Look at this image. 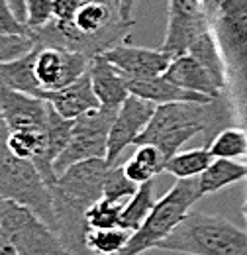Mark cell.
Here are the masks:
<instances>
[{"label":"cell","instance_id":"2e32d148","mask_svg":"<svg viewBox=\"0 0 247 255\" xmlns=\"http://www.w3.org/2000/svg\"><path fill=\"white\" fill-rule=\"evenodd\" d=\"M89 73H91L94 93L100 100V106L118 110L124 104V100L131 95L127 89V81L122 77V73L104 55H94L89 65Z\"/></svg>","mask_w":247,"mask_h":255},{"label":"cell","instance_id":"52a82bcc","mask_svg":"<svg viewBox=\"0 0 247 255\" xmlns=\"http://www.w3.org/2000/svg\"><path fill=\"white\" fill-rule=\"evenodd\" d=\"M0 226L20 255H75L31 208L0 198Z\"/></svg>","mask_w":247,"mask_h":255},{"label":"cell","instance_id":"4fadbf2b","mask_svg":"<svg viewBox=\"0 0 247 255\" xmlns=\"http://www.w3.org/2000/svg\"><path fill=\"white\" fill-rule=\"evenodd\" d=\"M104 55L110 63L114 65L125 81H133V79H151L159 77L167 71L169 63L173 61V57L159 49H147V47H137V45H129V43H118L110 49H106Z\"/></svg>","mask_w":247,"mask_h":255},{"label":"cell","instance_id":"e0dca14e","mask_svg":"<svg viewBox=\"0 0 247 255\" xmlns=\"http://www.w3.org/2000/svg\"><path fill=\"white\" fill-rule=\"evenodd\" d=\"M127 89L131 95H137L155 104H169V102H212L214 96L202 95L183 89L169 81L165 75L151 77V79H133L127 81ZM226 95V93H224Z\"/></svg>","mask_w":247,"mask_h":255},{"label":"cell","instance_id":"9a60e30c","mask_svg":"<svg viewBox=\"0 0 247 255\" xmlns=\"http://www.w3.org/2000/svg\"><path fill=\"white\" fill-rule=\"evenodd\" d=\"M43 98L69 120H75L91 110L100 108V100L94 93L93 81H91V73L87 71L83 77H79L77 81H73L71 85L57 89V91H49L45 93Z\"/></svg>","mask_w":247,"mask_h":255},{"label":"cell","instance_id":"4dcf8cb0","mask_svg":"<svg viewBox=\"0 0 247 255\" xmlns=\"http://www.w3.org/2000/svg\"><path fill=\"white\" fill-rule=\"evenodd\" d=\"M133 159H137L141 165H145L151 173H153L155 177L159 175V173H163L165 171V159H163V153L151 145V143H141V145H137V149H135V153L131 155Z\"/></svg>","mask_w":247,"mask_h":255},{"label":"cell","instance_id":"e575fe53","mask_svg":"<svg viewBox=\"0 0 247 255\" xmlns=\"http://www.w3.org/2000/svg\"><path fill=\"white\" fill-rule=\"evenodd\" d=\"M0 255H20L18 250H16V246L10 242V238L2 230V226H0Z\"/></svg>","mask_w":247,"mask_h":255},{"label":"cell","instance_id":"7402d4cb","mask_svg":"<svg viewBox=\"0 0 247 255\" xmlns=\"http://www.w3.org/2000/svg\"><path fill=\"white\" fill-rule=\"evenodd\" d=\"M206 147L210 149L212 157L244 159V157H247V128L246 126L222 128Z\"/></svg>","mask_w":247,"mask_h":255},{"label":"cell","instance_id":"6da1fadb","mask_svg":"<svg viewBox=\"0 0 247 255\" xmlns=\"http://www.w3.org/2000/svg\"><path fill=\"white\" fill-rule=\"evenodd\" d=\"M238 120L230 95L218 96L212 102H169L157 104L149 124L133 145L151 143L161 153L165 165L179 149L196 135H204V147L222 128Z\"/></svg>","mask_w":247,"mask_h":255},{"label":"cell","instance_id":"44dd1931","mask_svg":"<svg viewBox=\"0 0 247 255\" xmlns=\"http://www.w3.org/2000/svg\"><path fill=\"white\" fill-rule=\"evenodd\" d=\"M157 198H155V179H149L145 183H141L137 187V191L129 196V200L124 204L122 216H120V226L133 232L137 230L141 222L147 218V214L151 212L155 206Z\"/></svg>","mask_w":247,"mask_h":255},{"label":"cell","instance_id":"8d00e7d4","mask_svg":"<svg viewBox=\"0 0 247 255\" xmlns=\"http://www.w3.org/2000/svg\"><path fill=\"white\" fill-rule=\"evenodd\" d=\"M202 4H204V10L208 12V16H210V20H212L214 14L218 12V8L224 4V0H202Z\"/></svg>","mask_w":247,"mask_h":255},{"label":"cell","instance_id":"8992f818","mask_svg":"<svg viewBox=\"0 0 247 255\" xmlns=\"http://www.w3.org/2000/svg\"><path fill=\"white\" fill-rule=\"evenodd\" d=\"M8 129L0 122V198H8L31 208L55 230L51 189L39 175L35 163L14 155L6 145Z\"/></svg>","mask_w":247,"mask_h":255},{"label":"cell","instance_id":"f1b7e54d","mask_svg":"<svg viewBox=\"0 0 247 255\" xmlns=\"http://www.w3.org/2000/svg\"><path fill=\"white\" fill-rule=\"evenodd\" d=\"M35 45V39L31 35H12V33H0V63L12 61L28 53Z\"/></svg>","mask_w":247,"mask_h":255},{"label":"cell","instance_id":"d6986e66","mask_svg":"<svg viewBox=\"0 0 247 255\" xmlns=\"http://www.w3.org/2000/svg\"><path fill=\"white\" fill-rule=\"evenodd\" d=\"M186 53H190L198 63L212 75V79L216 81V85L220 87L222 93L228 91V85H230V81H228V61L224 57V51L220 47V41H218L214 30L200 33L192 41V45L188 47Z\"/></svg>","mask_w":247,"mask_h":255},{"label":"cell","instance_id":"30bf717a","mask_svg":"<svg viewBox=\"0 0 247 255\" xmlns=\"http://www.w3.org/2000/svg\"><path fill=\"white\" fill-rule=\"evenodd\" d=\"M212 30L202 0H169V20L161 49L171 57L185 55L200 33Z\"/></svg>","mask_w":247,"mask_h":255},{"label":"cell","instance_id":"f546056e","mask_svg":"<svg viewBox=\"0 0 247 255\" xmlns=\"http://www.w3.org/2000/svg\"><path fill=\"white\" fill-rule=\"evenodd\" d=\"M0 33L12 35H31V30L14 14L8 0H0ZM33 37V35H31Z\"/></svg>","mask_w":247,"mask_h":255},{"label":"cell","instance_id":"277c9868","mask_svg":"<svg viewBox=\"0 0 247 255\" xmlns=\"http://www.w3.org/2000/svg\"><path fill=\"white\" fill-rule=\"evenodd\" d=\"M157 250L185 255H247V230L220 216L188 212Z\"/></svg>","mask_w":247,"mask_h":255},{"label":"cell","instance_id":"5b68a950","mask_svg":"<svg viewBox=\"0 0 247 255\" xmlns=\"http://www.w3.org/2000/svg\"><path fill=\"white\" fill-rule=\"evenodd\" d=\"M198 198H202L198 179H177L167 194L155 202L141 226L131 232L124 250L114 255H141L149 250H157V246L179 226Z\"/></svg>","mask_w":247,"mask_h":255},{"label":"cell","instance_id":"d6a6232c","mask_svg":"<svg viewBox=\"0 0 247 255\" xmlns=\"http://www.w3.org/2000/svg\"><path fill=\"white\" fill-rule=\"evenodd\" d=\"M83 0H55V8H53V20L59 22H69L75 12L79 10Z\"/></svg>","mask_w":247,"mask_h":255},{"label":"cell","instance_id":"ffe728a7","mask_svg":"<svg viewBox=\"0 0 247 255\" xmlns=\"http://www.w3.org/2000/svg\"><path fill=\"white\" fill-rule=\"evenodd\" d=\"M198 179V191L200 196H208L220 192L222 189L242 183L247 179V161L242 163L238 159H224L214 157L212 163L196 177Z\"/></svg>","mask_w":247,"mask_h":255},{"label":"cell","instance_id":"83f0119b","mask_svg":"<svg viewBox=\"0 0 247 255\" xmlns=\"http://www.w3.org/2000/svg\"><path fill=\"white\" fill-rule=\"evenodd\" d=\"M55 0H26V26L33 32L45 28L53 20Z\"/></svg>","mask_w":247,"mask_h":255},{"label":"cell","instance_id":"7a4b0ae2","mask_svg":"<svg viewBox=\"0 0 247 255\" xmlns=\"http://www.w3.org/2000/svg\"><path fill=\"white\" fill-rule=\"evenodd\" d=\"M110 163L106 157L79 161L57 175L51 187L55 214V232L75 255L91 254L87 250V210L104 194V181Z\"/></svg>","mask_w":247,"mask_h":255},{"label":"cell","instance_id":"836d02e7","mask_svg":"<svg viewBox=\"0 0 247 255\" xmlns=\"http://www.w3.org/2000/svg\"><path fill=\"white\" fill-rule=\"evenodd\" d=\"M135 4H137V0H118V8H120L122 20L129 22V24H135V18H133Z\"/></svg>","mask_w":247,"mask_h":255},{"label":"cell","instance_id":"ba28073f","mask_svg":"<svg viewBox=\"0 0 247 255\" xmlns=\"http://www.w3.org/2000/svg\"><path fill=\"white\" fill-rule=\"evenodd\" d=\"M116 112L118 110H110V108L100 106L96 110H91V112L75 118L71 137L53 165L57 175L79 161L106 157L108 133H110V126L114 122Z\"/></svg>","mask_w":247,"mask_h":255},{"label":"cell","instance_id":"3957f363","mask_svg":"<svg viewBox=\"0 0 247 255\" xmlns=\"http://www.w3.org/2000/svg\"><path fill=\"white\" fill-rule=\"evenodd\" d=\"M133 24L122 20L118 0H83L69 22L51 20L45 28L33 32L35 43L57 45L94 55L127 39Z\"/></svg>","mask_w":247,"mask_h":255},{"label":"cell","instance_id":"9c48e42d","mask_svg":"<svg viewBox=\"0 0 247 255\" xmlns=\"http://www.w3.org/2000/svg\"><path fill=\"white\" fill-rule=\"evenodd\" d=\"M89 65L91 57L81 51L57 45H33V77L41 89V98L45 93L63 89L83 77Z\"/></svg>","mask_w":247,"mask_h":255},{"label":"cell","instance_id":"d590c367","mask_svg":"<svg viewBox=\"0 0 247 255\" xmlns=\"http://www.w3.org/2000/svg\"><path fill=\"white\" fill-rule=\"evenodd\" d=\"M8 4H10V8L14 10V14L24 22L26 20V0H8ZM26 24V22H24Z\"/></svg>","mask_w":247,"mask_h":255},{"label":"cell","instance_id":"ac0fdd59","mask_svg":"<svg viewBox=\"0 0 247 255\" xmlns=\"http://www.w3.org/2000/svg\"><path fill=\"white\" fill-rule=\"evenodd\" d=\"M169 81H173L175 85L194 91V93H202L208 96H222L224 93L220 91V87L216 85V81L212 79V75L198 63L190 53L173 57V61L169 63L167 71L163 73Z\"/></svg>","mask_w":247,"mask_h":255},{"label":"cell","instance_id":"603a6c76","mask_svg":"<svg viewBox=\"0 0 247 255\" xmlns=\"http://www.w3.org/2000/svg\"><path fill=\"white\" fill-rule=\"evenodd\" d=\"M212 153L208 147H194L188 151L175 153L171 159L167 161L165 171L173 175L175 179H196L210 163H212Z\"/></svg>","mask_w":247,"mask_h":255},{"label":"cell","instance_id":"cb8c5ba5","mask_svg":"<svg viewBox=\"0 0 247 255\" xmlns=\"http://www.w3.org/2000/svg\"><path fill=\"white\" fill-rule=\"evenodd\" d=\"M228 95L232 98L236 118L247 128V51L240 59L228 65Z\"/></svg>","mask_w":247,"mask_h":255},{"label":"cell","instance_id":"8fae6325","mask_svg":"<svg viewBox=\"0 0 247 255\" xmlns=\"http://www.w3.org/2000/svg\"><path fill=\"white\" fill-rule=\"evenodd\" d=\"M157 104L151 100H145L137 95H129L124 104L118 108L114 122L110 126L108 133V151L106 161L114 165L118 161V155L122 153L127 145H133L141 131L149 124Z\"/></svg>","mask_w":247,"mask_h":255},{"label":"cell","instance_id":"f35d334b","mask_svg":"<svg viewBox=\"0 0 247 255\" xmlns=\"http://www.w3.org/2000/svg\"><path fill=\"white\" fill-rule=\"evenodd\" d=\"M0 122H2V118H0Z\"/></svg>","mask_w":247,"mask_h":255},{"label":"cell","instance_id":"4316f807","mask_svg":"<svg viewBox=\"0 0 247 255\" xmlns=\"http://www.w3.org/2000/svg\"><path fill=\"white\" fill-rule=\"evenodd\" d=\"M137 183H133L125 171H124V165H110L108 173H106V181H104V194L102 196H108V198H116V200H125L129 198L133 192L137 191Z\"/></svg>","mask_w":247,"mask_h":255},{"label":"cell","instance_id":"5bb4252c","mask_svg":"<svg viewBox=\"0 0 247 255\" xmlns=\"http://www.w3.org/2000/svg\"><path fill=\"white\" fill-rule=\"evenodd\" d=\"M212 30L228 65L247 51V0H224L212 18Z\"/></svg>","mask_w":247,"mask_h":255},{"label":"cell","instance_id":"74e56055","mask_svg":"<svg viewBox=\"0 0 247 255\" xmlns=\"http://www.w3.org/2000/svg\"><path fill=\"white\" fill-rule=\"evenodd\" d=\"M244 216H246V220H247V204H244Z\"/></svg>","mask_w":247,"mask_h":255},{"label":"cell","instance_id":"7c38bea8","mask_svg":"<svg viewBox=\"0 0 247 255\" xmlns=\"http://www.w3.org/2000/svg\"><path fill=\"white\" fill-rule=\"evenodd\" d=\"M53 106L28 93H20L0 85V118L8 131L20 129H45Z\"/></svg>","mask_w":247,"mask_h":255},{"label":"cell","instance_id":"484cf974","mask_svg":"<svg viewBox=\"0 0 247 255\" xmlns=\"http://www.w3.org/2000/svg\"><path fill=\"white\" fill-rule=\"evenodd\" d=\"M124 200L100 196L93 206L87 210V224L89 228H114L120 226V216L124 210Z\"/></svg>","mask_w":247,"mask_h":255},{"label":"cell","instance_id":"ab89813d","mask_svg":"<svg viewBox=\"0 0 247 255\" xmlns=\"http://www.w3.org/2000/svg\"><path fill=\"white\" fill-rule=\"evenodd\" d=\"M246 204H247V200H246Z\"/></svg>","mask_w":247,"mask_h":255},{"label":"cell","instance_id":"d4e9b609","mask_svg":"<svg viewBox=\"0 0 247 255\" xmlns=\"http://www.w3.org/2000/svg\"><path fill=\"white\" fill-rule=\"evenodd\" d=\"M131 232L122 226L114 228H89L87 232V250L96 255H114L127 244Z\"/></svg>","mask_w":247,"mask_h":255},{"label":"cell","instance_id":"1f68e13d","mask_svg":"<svg viewBox=\"0 0 247 255\" xmlns=\"http://www.w3.org/2000/svg\"><path fill=\"white\" fill-rule=\"evenodd\" d=\"M124 171H125V175L133 181V183H137V185H141V183H145V181H149V179H155V175L145 167V165H141L137 159H133V157H129V159L124 163Z\"/></svg>","mask_w":247,"mask_h":255}]
</instances>
